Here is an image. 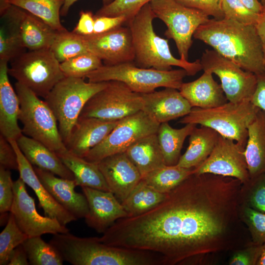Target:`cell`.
I'll list each match as a JSON object with an SVG mask.
<instances>
[{
	"label": "cell",
	"instance_id": "6da1fadb",
	"mask_svg": "<svg viewBox=\"0 0 265 265\" xmlns=\"http://www.w3.org/2000/svg\"><path fill=\"white\" fill-rule=\"evenodd\" d=\"M235 178L192 173L141 214L117 220L100 238L110 246L158 255L161 265L203 263L240 243L239 194Z\"/></svg>",
	"mask_w": 265,
	"mask_h": 265
},
{
	"label": "cell",
	"instance_id": "7a4b0ae2",
	"mask_svg": "<svg viewBox=\"0 0 265 265\" xmlns=\"http://www.w3.org/2000/svg\"><path fill=\"white\" fill-rule=\"evenodd\" d=\"M193 37L244 70L256 75L265 71L262 44L255 25L225 18L210 19L199 26Z\"/></svg>",
	"mask_w": 265,
	"mask_h": 265
},
{
	"label": "cell",
	"instance_id": "3957f363",
	"mask_svg": "<svg viewBox=\"0 0 265 265\" xmlns=\"http://www.w3.org/2000/svg\"><path fill=\"white\" fill-rule=\"evenodd\" d=\"M64 261L73 265H158L153 253L107 245L99 238H80L69 233L53 235L50 242Z\"/></svg>",
	"mask_w": 265,
	"mask_h": 265
},
{
	"label": "cell",
	"instance_id": "277c9868",
	"mask_svg": "<svg viewBox=\"0 0 265 265\" xmlns=\"http://www.w3.org/2000/svg\"><path fill=\"white\" fill-rule=\"evenodd\" d=\"M155 18L149 3L126 23L132 33L135 65L161 71L170 70L172 66H177L185 70L187 76H194L202 70L200 59L189 62L172 55L168 39L159 36L154 31L153 21Z\"/></svg>",
	"mask_w": 265,
	"mask_h": 265
},
{
	"label": "cell",
	"instance_id": "5b68a950",
	"mask_svg": "<svg viewBox=\"0 0 265 265\" xmlns=\"http://www.w3.org/2000/svg\"><path fill=\"white\" fill-rule=\"evenodd\" d=\"M107 82H86L83 78L65 77L44 99L55 116L65 145L84 106Z\"/></svg>",
	"mask_w": 265,
	"mask_h": 265
},
{
	"label": "cell",
	"instance_id": "8992f818",
	"mask_svg": "<svg viewBox=\"0 0 265 265\" xmlns=\"http://www.w3.org/2000/svg\"><path fill=\"white\" fill-rule=\"evenodd\" d=\"M259 110L251 101L240 103L228 101L212 108L192 107L179 122L208 127L220 135L245 147L248 126Z\"/></svg>",
	"mask_w": 265,
	"mask_h": 265
},
{
	"label": "cell",
	"instance_id": "52a82bcc",
	"mask_svg": "<svg viewBox=\"0 0 265 265\" xmlns=\"http://www.w3.org/2000/svg\"><path fill=\"white\" fill-rule=\"evenodd\" d=\"M187 76L183 69L161 71L139 67L132 62L103 65L85 77L93 82L117 80L125 83L133 91L147 93L159 87L179 90Z\"/></svg>",
	"mask_w": 265,
	"mask_h": 265
},
{
	"label": "cell",
	"instance_id": "ba28073f",
	"mask_svg": "<svg viewBox=\"0 0 265 265\" xmlns=\"http://www.w3.org/2000/svg\"><path fill=\"white\" fill-rule=\"evenodd\" d=\"M15 87L20 101L19 120L23 126V133L56 153L66 149L55 116L46 102L18 82Z\"/></svg>",
	"mask_w": 265,
	"mask_h": 265
},
{
	"label": "cell",
	"instance_id": "9c48e42d",
	"mask_svg": "<svg viewBox=\"0 0 265 265\" xmlns=\"http://www.w3.org/2000/svg\"><path fill=\"white\" fill-rule=\"evenodd\" d=\"M8 74L44 99L65 77L60 63L50 49L22 53L12 60Z\"/></svg>",
	"mask_w": 265,
	"mask_h": 265
},
{
	"label": "cell",
	"instance_id": "30bf717a",
	"mask_svg": "<svg viewBox=\"0 0 265 265\" xmlns=\"http://www.w3.org/2000/svg\"><path fill=\"white\" fill-rule=\"evenodd\" d=\"M149 3L156 17L165 24L164 35L174 40L180 58L188 60L192 38L199 26L209 20V16L175 0H152Z\"/></svg>",
	"mask_w": 265,
	"mask_h": 265
},
{
	"label": "cell",
	"instance_id": "8fae6325",
	"mask_svg": "<svg viewBox=\"0 0 265 265\" xmlns=\"http://www.w3.org/2000/svg\"><path fill=\"white\" fill-rule=\"evenodd\" d=\"M143 106L141 94L133 91L121 81L110 80L88 100L79 118L120 120L142 110Z\"/></svg>",
	"mask_w": 265,
	"mask_h": 265
},
{
	"label": "cell",
	"instance_id": "7c38bea8",
	"mask_svg": "<svg viewBox=\"0 0 265 265\" xmlns=\"http://www.w3.org/2000/svg\"><path fill=\"white\" fill-rule=\"evenodd\" d=\"M159 125L143 110L128 116L120 120L103 141L90 150L83 158L98 163L106 157L125 152L138 139L157 133Z\"/></svg>",
	"mask_w": 265,
	"mask_h": 265
},
{
	"label": "cell",
	"instance_id": "4fadbf2b",
	"mask_svg": "<svg viewBox=\"0 0 265 265\" xmlns=\"http://www.w3.org/2000/svg\"><path fill=\"white\" fill-rule=\"evenodd\" d=\"M200 61L204 71H209L219 78L228 101L251 100L257 85L256 74L244 70L214 50H206Z\"/></svg>",
	"mask_w": 265,
	"mask_h": 265
},
{
	"label": "cell",
	"instance_id": "5bb4252c",
	"mask_svg": "<svg viewBox=\"0 0 265 265\" xmlns=\"http://www.w3.org/2000/svg\"><path fill=\"white\" fill-rule=\"evenodd\" d=\"M14 200L10 210L17 224L28 237L69 232L65 225L56 219L40 215L34 199L27 193L26 184L19 177L13 183Z\"/></svg>",
	"mask_w": 265,
	"mask_h": 265
},
{
	"label": "cell",
	"instance_id": "9a60e30c",
	"mask_svg": "<svg viewBox=\"0 0 265 265\" xmlns=\"http://www.w3.org/2000/svg\"><path fill=\"white\" fill-rule=\"evenodd\" d=\"M245 146L219 135L209 157L193 168V173H211L237 179L242 184L250 180Z\"/></svg>",
	"mask_w": 265,
	"mask_h": 265
},
{
	"label": "cell",
	"instance_id": "2e32d148",
	"mask_svg": "<svg viewBox=\"0 0 265 265\" xmlns=\"http://www.w3.org/2000/svg\"><path fill=\"white\" fill-rule=\"evenodd\" d=\"M1 17L24 49L36 51L51 48L57 31L39 18L12 4Z\"/></svg>",
	"mask_w": 265,
	"mask_h": 265
},
{
	"label": "cell",
	"instance_id": "e0dca14e",
	"mask_svg": "<svg viewBox=\"0 0 265 265\" xmlns=\"http://www.w3.org/2000/svg\"><path fill=\"white\" fill-rule=\"evenodd\" d=\"M86 49L105 65L132 62L135 58L131 30L122 26L109 31L84 36Z\"/></svg>",
	"mask_w": 265,
	"mask_h": 265
},
{
	"label": "cell",
	"instance_id": "ac0fdd59",
	"mask_svg": "<svg viewBox=\"0 0 265 265\" xmlns=\"http://www.w3.org/2000/svg\"><path fill=\"white\" fill-rule=\"evenodd\" d=\"M81 188L88 206L85 223L97 233L103 234L117 220L128 217L122 204L111 191L86 186Z\"/></svg>",
	"mask_w": 265,
	"mask_h": 265
},
{
	"label": "cell",
	"instance_id": "d6986e66",
	"mask_svg": "<svg viewBox=\"0 0 265 265\" xmlns=\"http://www.w3.org/2000/svg\"><path fill=\"white\" fill-rule=\"evenodd\" d=\"M110 191L122 203L141 180V176L125 152L106 157L98 163Z\"/></svg>",
	"mask_w": 265,
	"mask_h": 265
},
{
	"label": "cell",
	"instance_id": "ffe728a7",
	"mask_svg": "<svg viewBox=\"0 0 265 265\" xmlns=\"http://www.w3.org/2000/svg\"><path fill=\"white\" fill-rule=\"evenodd\" d=\"M16 153L20 178L34 191L45 215L56 219L61 224L66 225L78 219L66 210L53 197L37 176L32 165L26 158L16 140L9 141Z\"/></svg>",
	"mask_w": 265,
	"mask_h": 265
},
{
	"label": "cell",
	"instance_id": "44dd1931",
	"mask_svg": "<svg viewBox=\"0 0 265 265\" xmlns=\"http://www.w3.org/2000/svg\"><path fill=\"white\" fill-rule=\"evenodd\" d=\"M143 106L142 110L159 124L187 115L192 107L181 94L173 88H165L141 94Z\"/></svg>",
	"mask_w": 265,
	"mask_h": 265
},
{
	"label": "cell",
	"instance_id": "7402d4cb",
	"mask_svg": "<svg viewBox=\"0 0 265 265\" xmlns=\"http://www.w3.org/2000/svg\"><path fill=\"white\" fill-rule=\"evenodd\" d=\"M38 178L54 199L77 219L84 218L88 212L87 200L83 194L75 190V180L57 177L53 173L33 166Z\"/></svg>",
	"mask_w": 265,
	"mask_h": 265
},
{
	"label": "cell",
	"instance_id": "603a6c76",
	"mask_svg": "<svg viewBox=\"0 0 265 265\" xmlns=\"http://www.w3.org/2000/svg\"><path fill=\"white\" fill-rule=\"evenodd\" d=\"M119 121L95 117L79 118L66 145L67 149L71 153L84 158L103 141Z\"/></svg>",
	"mask_w": 265,
	"mask_h": 265
},
{
	"label": "cell",
	"instance_id": "cb8c5ba5",
	"mask_svg": "<svg viewBox=\"0 0 265 265\" xmlns=\"http://www.w3.org/2000/svg\"><path fill=\"white\" fill-rule=\"evenodd\" d=\"M8 62L0 60V132L10 141L17 140L23 132L18 122L20 101L9 80Z\"/></svg>",
	"mask_w": 265,
	"mask_h": 265
},
{
	"label": "cell",
	"instance_id": "d4e9b609",
	"mask_svg": "<svg viewBox=\"0 0 265 265\" xmlns=\"http://www.w3.org/2000/svg\"><path fill=\"white\" fill-rule=\"evenodd\" d=\"M209 71H204L197 79L183 82L179 90L192 107L209 108L228 102L221 84L213 79Z\"/></svg>",
	"mask_w": 265,
	"mask_h": 265
},
{
	"label": "cell",
	"instance_id": "484cf974",
	"mask_svg": "<svg viewBox=\"0 0 265 265\" xmlns=\"http://www.w3.org/2000/svg\"><path fill=\"white\" fill-rule=\"evenodd\" d=\"M16 142L26 158L32 166L50 171L63 178L75 180L73 173L64 164L56 152L44 144L23 133Z\"/></svg>",
	"mask_w": 265,
	"mask_h": 265
},
{
	"label": "cell",
	"instance_id": "4316f807",
	"mask_svg": "<svg viewBox=\"0 0 265 265\" xmlns=\"http://www.w3.org/2000/svg\"><path fill=\"white\" fill-rule=\"evenodd\" d=\"M244 155L250 179L265 174V112L261 109L248 126Z\"/></svg>",
	"mask_w": 265,
	"mask_h": 265
},
{
	"label": "cell",
	"instance_id": "83f0119b",
	"mask_svg": "<svg viewBox=\"0 0 265 265\" xmlns=\"http://www.w3.org/2000/svg\"><path fill=\"white\" fill-rule=\"evenodd\" d=\"M219 134L208 127H196L189 135V144L177 164L179 166L193 169L203 162L210 155Z\"/></svg>",
	"mask_w": 265,
	"mask_h": 265
},
{
	"label": "cell",
	"instance_id": "f1b7e54d",
	"mask_svg": "<svg viewBox=\"0 0 265 265\" xmlns=\"http://www.w3.org/2000/svg\"><path fill=\"white\" fill-rule=\"evenodd\" d=\"M125 153L139 171L141 177L165 164L157 133L138 139Z\"/></svg>",
	"mask_w": 265,
	"mask_h": 265
},
{
	"label": "cell",
	"instance_id": "f546056e",
	"mask_svg": "<svg viewBox=\"0 0 265 265\" xmlns=\"http://www.w3.org/2000/svg\"><path fill=\"white\" fill-rule=\"evenodd\" d=\"M75 177L77 186L110 191L98 163L88 161L66 149L56 153Z\"/></svg>",
	"mask_w": 265,
	"mask_h": 265
},
{
	"label": "cell",
	"instance_id": "4dcf8cb0",
	"mask_svg": "<svg viewBox=\"0 0 265 265\" xmlns=\"http://www.w3.org/2000/svg\"><path fill=\"white\" fill-rule=\"evenodd\" d=\"M196 126L188 123L181 128L175 129L168 122L160 124L157 134L166 165H175L178 163L184 143Z\"/></svg>",
	"mask_w": 265,
	"mask_h": 265
},
{
	"label": "cell",
	"instance_id": "1f68e13d",
	"mask_svg": "<svg viewBox=\"0 0 265 265\" xmlns=\"http://www.w3.org/2000/svg\"><path fill=\"white\" fill-rule=\"evenodd\" d=\"M166 195L167 193L154 189L141 180L122 204L128 217L135 216L157 206L165 198Z\"/></svg>",
	"mask_w": 265,
	"mask_h": 265
},
{
	"label": "cell",
	"instance_id": "d6a6232c",
	"mask_svg": "<svg viewBox=\"0 0 265 265\" xmlns=\"http://www.w3.org/2000/svg\"><path fill=\"white\" fill-rule=\"evenodd\" d=\"M65 0H10V3L39 18L57 31L66 28L60 21Z\"/></svg>",
	"mask_w": 265,
	"mask_h": 265
},
{
	"label": "cell",
	"instance_id": "836d02e7",
	"mask_svg": "<svg viewBox=\"0 0 265 265\" xmlns=\"http://www.w3.org/2000/svg\"><path fill=\"white\" fill-rule=\"evenodd\" d=\"M193 169L177 164L164 165L148 173L141 180L157 191L167 193L192 174Z\"/></svg>",
	"mask_w": 265,
	"mask_h": 265
},
{
	"label": "cell",
	"instance_id": "e575fe53",
	"mask_svg": "<svg viewBox=\"0 0 265 265\" xmlns=\"http://www.w3.org/2000/svg\"><path fill=\"white\" fill-rule=\"evenodd\" d=\"M31 265H62L64 261L57 249L41 236L28 237L22 244Z\"/></svg>",
	"mask_w": 265,
	"mask_h": 265
},
{
	"label": "cell",
	"instance_id": "d590c367",
	"mask_svg": "<svg viewBox=\"0 0 265 265\" xmlns=\"http://www.w3.org/2000/svg\"><path fill=\"white\" fill-rule=\"evenodd\" d=\"M50 49L60 63L88 52L83 36L66 29L57 31Z\"/></svg>",
	"mask_w": 265,
	"mask_h": 265
},
{
	"label": "cell",
	"instance_id": "8d00e7d4",
	"mask_svg": "<svg viewBox=\"0 0 265 265\" xmlns=\"http://www.w3.org/2000/svg\"><path fill=\"white\" fill-rule=\"evenodd\" d=\"M28 238L19 227L10 212L6 226L0 234V265H8L13 250Z\"/></svg>",
	"mask_w": 265,
	"mask_h": 265
},
{
	"label": "cell",
	"instance_id": "74e56055",
	"mask_svg": "<svg viewBox=\"0 0 265 265\" xmlns=\"http://www.w3.org/2000/svg\"><path fill=\"white\" fill-rule=\"evenodd\" d=\"M103 65L102 60L94 54L86 52L60 63L65 77L85 78Z\"/></svg>",
	"mask_w": 265,
	"mask_h": 265
},
{
	"label": "cell",
	"instance_id": "f35d334b",
	"mask_svg": "<svg viewBox=\"0 0 265 265\" xmlns=\"http://www.w3.org/2000/svg\"><path fill=\"white\" fill-rule=\"evenodd\" d=\"M239 204L265 213V174L250 179L246 184H242Z\"/></svg>",
	"mask_w": 265,
	"mask_h": 265
},
{
	"label": "cell",
	"instance_id": "ab89813d",
	"mask_svg": "<svg viewBox=\"0 0 265 265\" xmlns=\"http://www.w3.org/2000/svg\"><path fill=\"white\" fill-rule=\"evenodd\" d=\"M239 216L250 234L251 242L261 245L265 244V213L239 204Z\"/></svg>",
	"mask_w": 265,
	"mask_h": 265
},
{
	"label": "cell",
	"instance_id": "60d3db41",
	"mask_svg": "<svg viewBox=\"0 0 265 265\" xmlns=\"http://www.w3.org/2000/svg\"><path fill=\"white\" fill-rule=\"evenodd\" d=\"M152 0H113L110 3L103 5L96 13V16L114 17L125 16L129 21L140 9Z\"/></svg>",
	"mask_w": 265,
	"mask_h": 265
},
{
	"label": "cell",
	"instance_id": "b9f144b4",
	"mask_svg": "<svg viewBox=\"0 0 265 265\" xmlns=\"http://www.w3.org/2000/svg\"><path fill=\"white\" fill-rule=\"evenodd\" d=\"M220 7L224 18L245 25H256L260 17L240 0H220Z\"/></svg>",
	"mask_w": 265,
	"mask_h": 265
},
{
	"label": "cell",
	"instance_id": "7bdbcfd3",
	"mask_svg": "<svg viewBox=\"0 0 265 265\" xmlns=\"http://www.w3.org/2000/svg\"><path fill=\"white\" fill-rule=\"evenodd\" d=\"M17 36L5 23L0 28V60L12 61L24 53Z\"/></svg>",
	"mask_w": 265,
	"mask_h": 265
},
{
	"label": "cell",
	"instance_id": "ee69618b",
	"mask_svg": "<svg viewBox=\"0 0 265 265\" xmlns=\"http://www.w3.org/2000/svg\"><path fill=\"white\" fill-rule=\"evenodd\" d=\"M13 183L10 170L0 166V212H10L14 200Z\"/></svg>",
	"mask_w": 265,
	"mask_h": 265
},
{
	"label": "cell",
	"instance_id": "f6af8a7d",
	"mask_svg": "<svg viewBox=\"0 0 265 265\" xmlns=\"http://www.w3.org/2000/svg\"><path fill=\"white\" fill-rule=\"evenodd\" d=\"M188 7L199 10L215 19L224 18L220 9V0H175Z\"/></svg>",
	"mask_w": 265,
	"mask_h": 265
},
{
	"label": "cell",
	"instance_id": "bcb514c9",
	"mask_svg": "<svg viewBox=\"0 0 265 265\" xmlns=\"http://www.w3.org/2000/svg\"><path fill=\"white\" fill-rule=\"evenodd\" d=\"M260 245L247 243L243 249L236 250L229 261L230 265H255Z\"/></svg>",
	"mask_w": 265,
	"mask_h": 265
},
{
	"label": "cell",
	"instance_id": "7dc6e473",
	"mask_svg": "<svg viewBox=\"0 0 265 265\" xmlns=\"http://www.w3.org/2000/svg\"><path fill=\"white\" fill-rule=\"evenodd\" d=\"M0 166L8 169L18 170V162L15 149L9 141L0 135Z\"/></svg>",
	"mask_w": 265,
	"mask_h": 265
},
{
	"label": "cell",
	"instance_id": "c3c4849f",
	"mask_svg": "<svg viewBox=\"0 0 265 265\" xmlns=\"http://www.w3.org/2000/svg\"><path fill=\"white\" fill-rule=\"evenodd\" d=\"M95 23L93 34L106 32L116 28L127 23V19L124 16L114 17L96 16L94 15Z\"/></svg>",
	"mask_w": 265,
	"mask_h": 265
},
{
	"label": "cell",
	"instance_id": "681fc988",
	"mask_svg": "<svg viewBox=\"0 0 265 265\" xmlns=\"http://www.w3.org/2000/svg\"><path fill=\"white\" fill-rule=\"evenodd\" d=\"M95 17L91 11H81L79 21L73 30L79 35L87 36L94 33Z\"/></svg>",
	"mask_w": 265,
	"mask_h": 265
},
{
	"label": "cell",
	"instance_id": "f907efd6",
	"mask_svg": "<svg viewBox=\"0 0 265 265\" xmlns=\"http://www.w3.org/2000/svg\"><path fill=\"white\" fill-rule=\"evenodd\" d=\"M257 76V85L251 102L265 112V71Z\"/></svg>",
	"mask_w": 265,
	"mask_h": 265
},
{
	"label": "cell",
	"instance_id": "816d5d0a",
	"mask_svg": "<svg viewBox=\"0 0 265 265\" xmlns=\"http://www.w3.org/2000/svg\"><path fill=\"white\" fill-rule=\"evenodd\" d=\"M8 265H29L26 253L22 244L20 245L13 250L11 255Z\"/></svg>",
	"mask_w": 265,
	"mask_h": 265
},
{
	"label": "cell",
	"instance_id": "f5cc1de1",
	"mask_svg": "<svg viewBox=\"0 0 265 265\" xmlns=\"http://www.w3.org/2000/svg\"><path fill=\"white\" fill-rule=\"evenodd\" d=\"M255 26L261 42L265 62V5L262 12L260 14L259 20Z\"/></svg>",
	"mask_w": 265,
	"mask_h": 265
},
{
	"label": "cell",
	"instance_id": "db71d44e",
	"mask_svg": "<svg viewBox=\"0 0 265 265\" xmlns=\"http://www.w3.org/2000/svg\"><path fill=\"white\" fill-rule=\"evenodd\" d=\"M250 10L260 14L263 9V5L259 0H240Z\"/></svg>",
	"mask_w": 265,
	"mask_h": 265
},
{
	"label": "cell",
	"instance_id": "11a10c76",
	"mask_svg": "<svg viewBox=\"0 0 265 265\" xmlns=\"http://www.w3.org/2000/svg\"><path fill=\"white\" fill-rule=\"evenodd\" d=\"M78 0H65L64 4L61 8V16H65L67 15L69 10L72 5ZM103 5H107L111 2L113 0H102Z\"/></svg>",
	"mask_w": 265,
	"mask_h": 265
},
{
	"label": "cell",
	"instance_id": "9f6ffc18",
	"mask_svg": "<svg viewBox=\"0 0 265 265\" xmlns=\"http://www.w3.org/2000/svg\"><path fill=\"white\" fill-rule=\"evenodd\" d=\"M255 265H265V244L260 246Z\"/></svg>",
	"mask_w": 265,
	"mask_h": 265
},
{
	"label": "cell",
	"instance_id": "6f0895ef",
	"mask_svg": "<svg viewBox=\"0 0 265 265\" xmlns=\"http://www.w3.org/2000/svg\"><path fill=\"white\" fill-rule=\"evenodd\" d=\"M11 5L10 0H0V14L1 16Z\"/></svg>",
	"mask_w": 265,
	"mask_h": 265
},
{
	"label": "cell",
	"instance_id": "680465c9",
	"mask_svg": "<svg viewBox=\"0 0 265 265\" xmlns=\"http://www.w3.org/2000/svg\"><path fill=\"white\" fill-rule=\"evenodd\" d=\"M263 6L265 5V0H259Z\"/></svg>",
	"mask_w": 265,
	"mask_h": 265
}]
</instances>
